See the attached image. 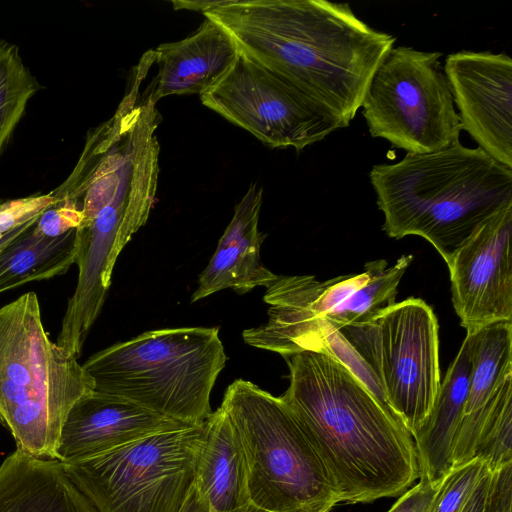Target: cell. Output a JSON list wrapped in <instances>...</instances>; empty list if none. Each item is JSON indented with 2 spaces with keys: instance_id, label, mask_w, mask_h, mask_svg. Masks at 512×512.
<instances>
[{
  "instance_id": "6da1fadb",
  "label": "cell",
  "mask_w": 512,
  "mask_h": 512,
  "mask_svg": "<svg viewBox=\"0 0 512 512\" xmlns=\"http://www.w3.org/2000/svg\"><path fill=\"white\" fill-rule=\"evenodd\" d=\"M239 51L282 76L349 126L396 37L373 29L348 3L225 0L203 13Z\"/></svg>"
},
{
  "instance_id": "ba28073f",
  "label": "cell",
  "mask_w": 512,
  "mask_h": 512,
  "mask_svg": "<svg viewBox=\"0 0 512 512\" xmlns=\"http://www.w3.org/2000/svg\"><path fill=\"white\" fill-rule=\"evenodd\" d=\"M338 331L371 369L389 407L413 437L427 419L441 384L433 309L410 297L367 322Z\"/></svg>"
},
{
  "instance_id": "7c38bea8",
  "label": "cell",
  "mask_w": 512,
  "mask_h": 512,
  "mask_svg": "<svg viewBox=\"0 0 512 512\" xmlns=\"http://www.w3.org/2000/svg\"><path fill=\"white\" fill-rule=\"evenodd\" d=\"M512 205L485 220L447 264L452 303L467 333L512 322Z\"/></svg>"
},
{
  "instance_id": "44dd1931",
  "label": "cell",
  "mask_w": 512,
  "mask_h": 512,
  "mask_svg": "<svg viewBox=\"0 0 512 512\" xmlns=\"http://www.w3.org/2000/svg\"><path fill=\"white\" fill-rule=\"evenodd\" d=\"M466 337L470 347V385L464 415L482 408L512 377V322H497Z\"/></svg>"
},
{
  "instance_id": "8fae6325",
  "label": "cell",
  "mask_w": 512,
  "mask_h": 512,
  "mask_svg": "<svg viewBox=\"0 0 512 512\" xmlns=\"http://www.w3.org/2000/svg\"><path fill=\"white\" fill-rule=\"evenodd\" d=\"M200 99L270 148L300 151L344 128L324 106L241 51L226 75Z\"/></svg>"
},
{
  "instance_id": "f546056e",
  "label": "cell",
  "mask_w": 512,
  "mask_h": 512,
  "mask_svg": "<svg viewBox=\"0 0 512 512\" xmlns=\"http://www.w3.org/2000/svg\"><path fill=\"white\" fill-rule=\"evenodd\" d=\"M180 512H209L207 503L194 486Z\"/></svg>"
},
{
  "instance_id": "ac0fdd59",
  "label": "cell",
  "mask_w": 512,
  "mask_h": 512,
  "mask_svg": "<svg viewBox=\"0 0 512 512\" xmlns=\"http://www.w3.org/2000/svg\"><path fill=\"white\" fill-rule=\"evenodd\" d=\"M194 487L209 512H237L250 503L247 466L236 429L220 406L204 422Z\"/></svg>"
},
{
  "instance_id": "d4e9b609",
  "label": "cell",
  "mask_w": 512,
  "mask_h": 512,
  "mask_svg": "<svg viewBox=\"0 0 512 512\" xmlns=\"http://www.w3.org/2000/svg\"><path fill=\"white\" fill-rule=\"evenodd\" d=\"M461 512H512V463L489 468Z\"/></svg>"
},
{
  "instance_id": "5b68a950",
  "label": "cell",
  "mask_w": 512,
  "mask_h": 512,
  "mask_svg": "<svg viewBox=\"0 0 512 512\" xmlns=\"http://www.w3.org/2000/svg\"><path fill=\"white\" fill-rule=\"evenodd\" d=\"M227 356L218 327L144 332L92 356L84 370L94 391L125 398L168 419L201 426Z\"/></svg>"
},
{
  "instance_id": "603a6c76",
  "label": "cell",
  "mask_w": 512,
  "mask_h": 512,
  "mask_svg": "<svg viewBox=\"0 0 512 512\" xmlns=\"http://www.w3.org/2000/svg\"><path fill=\"white\" fill-rule=\"evenodd\" d=\"M473 458L481 459L491 470L512 463V377L487 402Z\"/></svg>"
},
{
  "instance_id": "4fadbf2b",
  "label": "cell",
  "mask_w": 512,
  "mask_h": 512,
  "mask_svg": "<svg viewBox=\"0 0 512 512\" xmlns=\"http://www.w3.org/2000/svg\"><path fill=\"white\" fill-rule=\"evenodd\" d=\"M444 71L465 130L499 163L512 169V60L505 53L459 51Z\"/></svg>"
},
{
  "instance_id": "5bb4252c",
  "label": "cell",
  "mask_w": 512,
  "mask_h": 512,
  "mask_svg": "<svg viewBox=\"0 0 512 512\" xmlns=\"http://www.w3.org/2000/svg\"><path fill=\"white\" fill-rule=\"evenodd\" d=\"M189 426L125 398L93 391L68 412L60 432L57 460L63 463L88 458L154 433Z\"/></svg>"
},
{
  "instance_id": "30bf717a",
  "label": "cell",
  "mask_w": 512,
  "mask_h": 512,
  "mask_svg": "<svg viewBox=\"0 0 512 512\" xmlns=\"http://www.w3.org/2000/svg\"><path fill=\"white\" fill-rule=\"evenodd\" d=\"M413 255L392 266L369 261L359 274L319 281L313 275L280 276L266 288L268 321L242 333L246 344L285 356L291 342L312 322L324 319L337 330L371 320L393 305Z\"/></svg>"
},
{
  "instance_id": "d6986e66",
  "label": "cell",
  "mask_w": 512,
  "mask_h": 512,
  "mask_svg": "<svg viewBox=\"0 0 512 512\" xmlns=\"http://www.w3.org/2000/svg\"><path fill=\"white\" fill-rule=\"evenodd\" d=\"M470 371V347L465 337L441 381L427 419L413 435L420 480L438 482L452 467L454 440L468 397Z\"/></svg>"
},
{
  "instance_id": "9c48e42d",
  "label": "cell",
  "mask_w": 512,
  "mask_h": 512,
  "mask_svg": "<svg viewBox=\"0 0 512 512\" xmlns=\"http://www.w3.org/2000/svg\"><path fill=\"white\" fill-rule=\"evenodd\" d=\"M439 52L392 47L367 88L362 114L369 133L407 153L459 142L462 130Z\"/></svg>"
},
{
  "instance_id": "4316f807",
  "label": "cell",
  "mask_w": 512,
  "mask_h": 512,
  "mask_svg": "<svg viewBox=\"0 0 512 512\" xmlns=\"http://www.w3.org/2000/svg\"><path fill=\"white\" fill-rule=\"evenodd\" d=\"M83 214L72 199L60 198L44 210L33 226V233L40 237L56 238L79 227Z\"/></svg>"
},
{
  "instance_id": "2e32d148",
  "label": "cell",
  "mask_w": 512,
  "mask_h": 512,
  "mask_svg": "<svg viewBox=\"0 0 512 512\" xmlns=\"http://www.w3.org/2000/svg\"><path fill=\"white\" fill-rule=\"evenodd\" d=\"M155 52L157 75L150 82L152 100L169 95H202L233 66L239 49L232 37L205 17L186 38L160 44Z\"/></svg>"
},
{
  "instance_id": "83f0119b",
  "label": "cell",
  "mask_w": 512,
  "mask_h": 512,
  "mask_svg": "<svg viewBox=\"0 0 512 512\" xmlns=\"http://www.w3.org/2000/svg\"><path fill=\"white\" fill-rule=\"evenodd\" d=\"M440 481L420 480L413 488L406 491L388 512H429Z\"/></svg>"
},
{
  "instance_id": "7a4b0ae2",
  "label": "cell",
  "mask_w": 512,
  "mask_h": 512,
  "mask_svg": "<svg viewBox=\"0 0 512 512\" xmlns=\"http://www.w3.org/2000/svg\"><path fill=\"white\" fill-rule=\"evenodd\" d=\"M289 386L280 399L321 459L339 502L398 496L419 478L412 435L333 357H283Z\"/></svg>"
},
{
  "instance_id": "3957f363",
  "label": "cell",
  "mask_w": 512,
  "mask_h": 512,
  "mask_svg": "<svg viewBox=\"0 0 512 512\" xmlns=\"http://www.w3.org/2000/svg\"><path fill=\"white\" fill-rule=\"evenodd\" d=\"M369 178L385 233L426 239L446 264L485 220L512 205V169L460 142L374 165Z\"/></svg>"
},
{
  "instance_id": "4dcf8cb0",
  "label": "cell",
  "mask_w": 512,
  "mask_h": 512,
  "mask_svg": "<svg viewBox=\"0 0 512 512\" xmlns=\"http://www.w3.org/2000/svg\"><path fill=\"white\" fill-rule=\"evenodd\" d=\"M37 219L32 220L31 222L0 236V251L9 243H11L15 238L21 235L24 231H26L30 226H32L37 221Z\"/></svg>"
},
{
  "instance_id": "9a60e30c",
  "label": "cell",
  "mask_w": 512,
  "mask_h": 512,
  "mask_svg": "<svg viewBox=\"0 0 512 512\" xmlns=\"http://www.w3.org/2000/svg\"><path fill=\"white\" fill-rule=\"evenodd\" d=\"M263 189L253 183L235 206L234 215L219 239L217 248L198 279L191 302L224 289L244 294L269 287L278 277L261 260L265 234L258 228Z\"/></svg>"
},
{
  "instance_id": "ffe728a7",
  "label": "cell",
  "mask_w": 512,
  "mask_h": 512,
  "mask_svg": "<svg viewBox=\"0 0 512 512\" xmlns=\"http://www.w3.org/2000/svg\"><path fill=\"white\" fill-rule=\"evenodd\" d=\"M34 224L0 251V293L60 276L74 264L75 229L45 238L33 233Z\"/></svg>"
},
{
  "instance_id": "e0dca14e",
  "label": "cell",
  "mask_w": 512,
  "mask_h": 512,
  "mask_svg": "<svg viewBox=\"0 0 512 512\" xmlns=\"http://www.w3.org/2000/svg\"><path fill=\"white\" fill-rule=\"evenodd\" d=\"M0 512H97L58 460L18 449L0 465Z\"/></svg>"
},
{
  "instance_id": "7402d4cb",
  "label": "cell",
  "mask_w": 512,
  "mask_h": 512,
  "mask_svg": "<svg viewBox=\"0 0 512 512\" xmlns=\"http://www.w3.org/2000/svg\"><path fill=\"white\" fill-rule=\"evenodd\" d=\"M38 89L18 47L0 40V155Z\"/></svg>"
},
{
  "instance_id": "52a82bcc",
  "label": "cell",
  "mask_w": 512,
  "mask_h": 512,
  "mask_svg": "<svg viewBox=\"0 0 512 512\" xmlns=\"http://www.w3.org/2000/svg\"><path fill=\"white\" fill-rule=\"evenodd\" d=\"M203 437V425L162 431L61 464L97 512H180Z\"/></svg>"
},
{
  "instance_id": "277c9868",
  "label": "cell",
  "mask_w": 512,
  "mask_h": 512,
  "mask_svg": "<svg viewBox=\"0 0 512 512\" xmlns=\"http://www.w3.org/2000/svg\"><path fill=\"white\" fill-rule=\"evenodd\" d=\"M93 391L77 357L50 339L35 292L0 308V422L16 449L57 460L68 412Z\"/></svg>"
},
{
  "instance_id": "1f68e13d",
  "label": "cell",
  "mask_w": 512,
  "mask_h": 512,
  "mask_svg": "<svg viewBox=\"0 0 512 512\" xmlns=\"http://www.w3.org/2000/svg\"><path fill=\"white\" fill-rule=\"evenodd\" d=\"M237 512H270V511H267L265 509H262L258 506L253 505L252 503H249V504L245 505L244 507H242L241 509H239Z\"/></svg>"
},
{
  "instance_id": "484cf974",
  "label": "cell",
  "mask_w": 512,
  "mask_h": 512,
  "mask_svg": "<svg viewBox=\"0 0 512 512\" xmlns=\"http://www.w3.org/2000/svg\"><path fill=\"white\" fill-rule=\"evenodd\" d=\"M57 201L58 198L53 192L0 200V236L37 219L44 210Z\"/></svg>"
},
{
  "instance_id": "8992f818",
  "label": "cell",
  "mask_w": 512,
  "mask_h": 512,
  "mask_svg": "<svg viewBox=\"0 0 512 512\" xmlns=\"http://www.w3.org/2000/svg\"><path fill=\"white\" fill-rule=\"evenodd\" d=\"M221 406L244 452L250 503L270 512H330L340 503L321 459L280 397L237 379Z\"/></svg>"
},
{
  "instance_id": "cb8c5ba5",
  "label": "cell",
  "mask_w": 512,
  "mask_h": 512,
  "mask_svg": "<svg viewBox=\"0 0 512 512\" xmlns=\"http://www.w3.org/2000/svg\"><path fill=\"white\" fill-rule=\"evenodd\" d=\"M488 470L479 458L452 466L441 479L429 512H461Z\"/></svg>"
},
{
  "instance_id": "f1b7e54d",
  "label": "cell",
  "mask_w": 512,
  "mask_h": 512,
  "mask_svg": "<svg viewBox=\"0 0 512 512\" xmlns=\"http://www.w3.org/2000/svg\"><path fill=\"white\" fill-rule=\"evenodd\" d=\"M221 1H172L175 10H192L202 13L215 8Z\"/></svg>"
}]
</instances>
